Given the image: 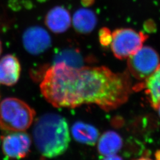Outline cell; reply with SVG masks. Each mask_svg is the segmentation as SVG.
Instances as JSON below:
<instances>
[{
	"mask_svg": "<svg viewBox=\"0 0 160 160\" xmlns=\"http://www.w3.org/2000/svg\"><path fill=\"white\" fill-rule=\"evenodd\" d=\"M103 160H123L122 158L116 154L109 155L105 157V158Z\"/></svg>",
	"mask_w": 160,
	"mask_h": 160,
	"instance_id": "obj_15",
	"label": "cell"
},
{
	"mask_svg": "<svg viewBox=\"0 0 160 160\" xmlns=\"http://www.w3.org/2000/svg\"><path fill=\"white\" fill-rule=\"evenodd\" d=\"M97 16L91 10L80 8L73 16L72 24L77 32L81 34H88L97 24Z\"/></svg>",
	"mask_w": 160,
	"mask_h": 160,
	"instance_id": "obj_12",
	"label": "cell"
},
{
	"mask_svg": "<svg viewBox=\"0 0 160 160\" xmlns=\"http://www.w3.org/2000/svg\"><path fill=\"white\" fill-rule=\"evenodd\" d=\"M128 59L129 74L139 80H145L160 64L158 53L150 46H142Z\"/></svg>",
	"mask_w": 160,
	"mask_h": 160,
	"instance_id": "obj_5",
	"label": "cell"
},
{
	"mask_svg": "<svg viewBox=\"0 0 160 160\" xmlns=\"http://www.w3.org/2000/svg\"><path fill=\"white\" fill-rule=\"evenodd\" d=\"M98 38L102 46L108 47L111 44L112 40V33L108 28H103L99 31Z\"/></svg>",
	"mask_w": 160,
	"mask_h": 160,
	"instance_id": "obj_14",
	"label": "cell"
},
{
	"mask_svg": "<svg viewBox=\"0 0 160 160\" xmlns=\"http://www.w3.org/2000/svg\"><path fill=\"white\" fill-rule=\"evenodd\" d=\"M33 138L36 148L44 157L53 158L62 154L70 142L67 120L56 113L42 115L34 123Z\"/></svg>",
	"mask_w": 160,
	"mask_h": 160,
	"instance_id": "obj_2",
	"label": "cell"
},
{
	"mask_svg": "<svg viewBox=\"0 0 160 160\" xmlns=\"http://www.w3.org/2000/svg\"><path fill=\"white\" fill-rule=\"evenodd\" d=\"M97 142L98 152L105 157L116 154L123 146V141L120 135L112 131L103 133L98 138Z\"/></svg>",
	"mask_w": 160,
	"mask_h": 160,
	"instance_id": "obj_10",
	"label": "cell"
},
{
	"mask_svg": "<svg viewBox=\"0 0 160 160\" xmlns=\"http://www.w3.org/2000/svg\"><path fill=\"white\" fill-rule=\"evenodd\" d=\"M155 158L156 160H160V150L157 151L155 153Z\"/></svg>",
	"mask_w": 160,
	"mask_h": 160,
	"instance_id": "obj_17",
	"label": "cell"
},
{
	"mask_svg": "<svg viewBox=\"0 0 160 160\" xmlns=\"http://www.w3.org/2000/svg\"><path fill=\"white\" fill-rule=\"evenodd\" d=\"M147 34L129 28L115 30L112 33L111 49L114 57L120 59H128L142 46L148 39Z\"/></svg>",
	"mask_w": 160,
	"mask_h": 160,
	"instance_id": "obj_4",
	"label": "cell"
},
{
	"mask_svg": "<svg viewBox=\"0 0 160 160\" xmlns=\"http://www.w3.org/2000/svg\"><path fill=\"white\" fill-rule=\"evenodd\" d=\"M81 2L83 6L87 7V6H91L94 2V0H81Z\"/></svg>",
	"mask_w": 160,
	"mask_h": 160,
	"instance_id": "obj_16",
	"label": "cell"
},
{
	"mask_svg": "<svg viewBox=\"0 0 160 160\" xmlns=\"http://www.w3.org/2000/svg\"><path fill=\"white\" fill-rule=\"evenodd\" d=\"M21 65L16 57L7 55L0 60V84L12 86L20 78Z\"/></svg>",
	"mask_w": 160,
	"mask_h": 160,
	"instance_id": "obj_9",
	"label": "cell"
},
{
	"mask_svg": "<svg viewBox=\"0 0 160 160\" xmlns=\"http://www.w3.org/2000/svg\"><path fill=\"white\" fill-rule=\"evenodd\" d=\"M157 110H158V114H159V116H160V104H159V106H158V107L157 108Z\"/></svg>",
	"mask_w": 160,
	"mask_h": 160,
	"instance_id": "obj_20",
	"label": "cell"
},
{
	"mask_svg": "<svg viewBox=\"0 0 160 160\" xmlns=\"http://www.w3.org/2000/svg\"><path fill=\"white\" fill-rule=\"evenodd\" d=\"M152 160V159H151V158H148V157H141V158H138V159H136V160Z\"/></svg>",
	"mask_w": 160,
	"mask_h": 160,
	"instance_id": "obj_18",
	"label": "cell"
},
{
	"mask_svg": "<svg viewBox=\"0 0 160 160\" xmlns=\"http://www.w3.org/2000/svg\"><path fill=\"white\" fill-rule=\"evenodd\" d=\"M129 73H115L106 67H73L59 62L48 69L40 83L48 102L58 108L95 104L103 110L117 109L132 90Z\"/></svg>",
	"mask_w": 160,
	"mask_h": 160,
	"instance_id": "obj_1",
	"label": "cell"
},
{
	"mask_svg": "<svg viewBox=\"0 0 160 160\" xmlns=\"http://www.w3.org/2000/svg\"><path fill=\"white\" fill-rule=\"evenodd\" d=\"M45 22L48 28L55 33H62L71 26V17L69 12L61 6L55 7L46 14Z\"/></svg>",
	"mask_w": 160,
	"mask_h": 160,
	"instance_id": "obj_8",
	"label": "cell"
},
{
	"mask_svg": "<svg viewBox=\"0 0 160 160\" xmlns=\"http://www.w3.org/2000/svg\"><path fill=\"white\" fill-rule=\"evenodd\" d=\"M36 112L29 104L13 97L0 103V129L7 132H24L32 125Z\"/></svg>",
	"mask_w": 160,
	"mask_h": 160,
	"instance_id": "obj_3",
	"label": "cell"
},
{
	"mask_svg": "<svg viewBox=\"0 0 160 160\" xmlns=\"http://www.w3.org/2000/svg\"><path fill=\"white\" fill-rule=\"evenodd\" d=\"M2 43H1V42L0 40V55L2 53Z\"/></svg>",
	"mask_w": 160,
	"mask_h": 160,
	"instance_id": "obj_19",
	"label": "cell"
},
{
	"mask_svg": "<svg viewBox=\"0 0 160 160\" xmlns=\"http://www.w3.org/2000/svg\"><path fill=\"white\" fill-rule=\"evenodd\" d=\"M22 42L26 51L36 55L49 49L51 45V38L45 29L40 26H33L24 32Z\"/></svg>",
	"mask_w": 160,
	"mask_h": 160,
	"instance_id": "obj_7",
	"label": "cell"
},
{
	"mask_svg": "<svg viewBox=\"0 0 160 160\" xmlns=\"http://www.w3.org/2000/svg\"><path fill=\"white\" fill-rule=\"evenodd\" d=\"M32 140L24 132H12L1 137V147L7 158L18 160L29 154Z\"/></svg>",
	"mask_w": 160,
	"mask_h": 160,
	"instance_id": "obj_6",
	"label": "cell"
},
{
	"mask_svg": "<svg viewBox=\"0 0 160 160\" xmlns=\"http://www.w3.org/2000/svg\"><path fill=\"white\" fill-rule=\"evenodd\" d=\"M143 88L149 103L154 109H157L160 104V64L154 71L144 80L141 86L137 88Z\"/></svg>",
	"mask_w": 160,
	"mask_h": 160,
	"instance_id": "obj_11",
	"label": "cell"
},
{
	"mask_svg": "<svg viewBox=\"0 0 160 160\" xmlns=\"http://www.w3.org/2000/svg\"><path fill=\"white\" fill-rule=\"evenodd\" d=\"M71 133L75 141L88 145H95L99 138L96 128L82 122H75L71 128Z\"/></svg>",
	"mask_w": 160,
	"mask_h": 160,
	"instance_id": "obj_13",
	"label": "cell"
}]
</instances>
